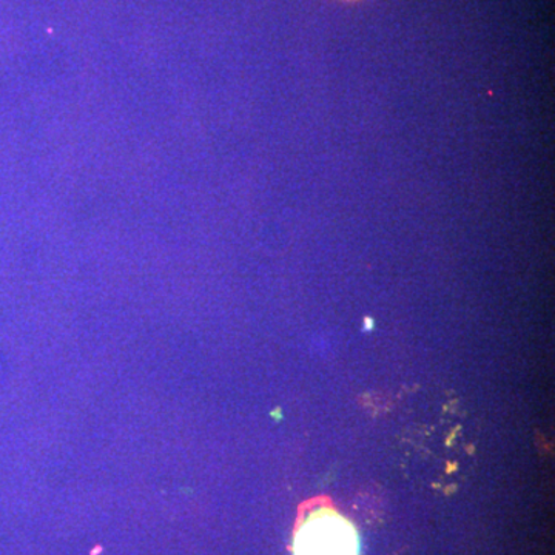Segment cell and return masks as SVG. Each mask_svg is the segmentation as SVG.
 Wrapping results in <instances>:
<instances>
[{
    "mask_svg": "<svg viewBox=\"0 0 555 555\" xmlns=\"http://www.w3.org/2000/svg\"><path fill=\"white\" fill-rule=\"evenodd\" d=\"M294 555H360V537L337 511L320 507L299 524Z\"/></svg>",
    "mask_w": 555,
    "mask_h": 555,
    "instance_id": "obj_1",
    "label": "cell"
}]
</instances>
